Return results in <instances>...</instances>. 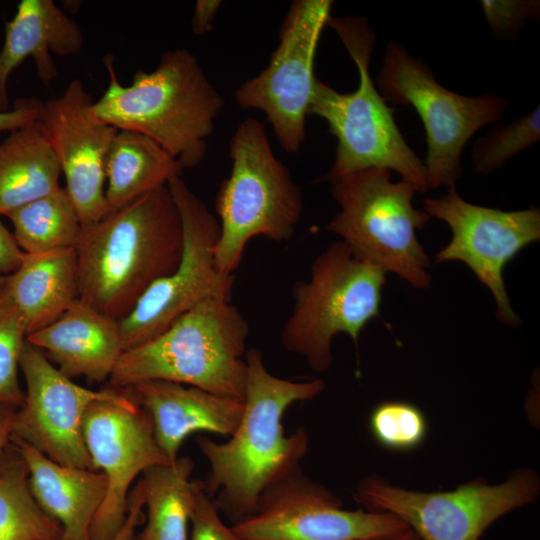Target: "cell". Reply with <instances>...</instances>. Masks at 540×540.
Masks as SVG:
<instances>
[{
	"label": "cell",
	"mask_w": 540,
	"mask_h": 540,
	"mask_svg": "<svg viewBox=\"0 0 540 540\" xmlns=\"http://www.w3.org/2000/svg\"><path fill=\"white\" fill-rule=\"evenodd\" d=\"M18 408L13 405L0 403V467L4 452L11 441L14 417Z\"/></svg>",
	"instance_id": "cell-37"
},
{
	"label": "cell",
	"mask_w": 540,
	"mask_h": 540,
	"mask_svg": "<svg viewBox=\"0 0 540 540\" xmlns=\"http://www.w3.org/2000/svg\"><path fill=\"white\" fill-rule=\"evenodd\" d=\"M194 464L189 457L153 466L143 472V531L150 540H188V526L195 498Z\"/></svg>",
	"instance_id": "cell-25"
},
{
	"label": "cell",
	"mask_w": 540,
	"mask_h": 540,
	"mask_svg": "<svg viewBox=\"0 0 540 540\" xmlns=\"http://www.w3.org/2000/svg\"><path fill=\"white\" fill-rule=\"evenodd\" d=\"M27 335L26 321L3 285L0 288V403L16 407L23 404L18 370Z\"/></svg>",
	"instance_id": "cell-30"
},
{
	"label": "cell",
	"mask_w": 540,
	"mask_h": 540,
	"mask_svg": "<svg viewBox=\"0 0 540 540\" xmlns=\"http://www.w3.org/2000/svg\"><path fill=\"white\" fill-rule=\"evenodd\" d=\"M5 289L22 313L28 334L59 318L79 297L75 248L24 253L6 276Z\"/></svg>",
	"instance_id": "cell-22"
},
{
	"label": "cell",
	"mask_w": 540,
	"mask_h": 540,
	"mask_svg": "<svg viewBox=\"0 0 540 540\" xmlns=\"http://www.w3.org/2000/svg\"><path fill=\"white\" fill-rule=\"evenodd\" d=\"M376 83L386 102L412 106L423 123L428 189L455 187L463 148L480 128L500 121L509 104L492 93L468 97L443 87L423 60L394 40L386 46Z\"/></svg>",
	"instance_id": "cell-9"
},
{
	"label": "cell",
	"mask_w": 540,
	"mask_h": 540,
	"mask_svg": "<svg viewBox=\"0 0 540 540\" xmlns=\"http://www.w3.org/2000/svg\"><path fill=\"white\" fill-rule=\"evenodd\" d=\"M540 140V109L514 119L505 126H496L478 138L471 159L475 171L490 173L505 165L514 156L529 149Z\"/></svg>",
	"instance_id": "cell-28"
},
{
	"label": "cell",
	"mask_w": 540,
	"mask_h": 540,
	"mask_svg": "<svg viewBox=\"0 0 540 540\" xmlns=\"http://www.w3.org/2000/svg\"><path fill=\"white\" fill-rule=\"evenodd\" d=\"M245 361L244 410L230 440H196L210 467L204 489L233 524L255 512L266 488L300 468L308 432L301 426L286 436L282 417L293 403L312 400L325 388L322 379L292 381L271 374L257 348L247 349Z\"/></svg>",
	"instance_id": "cell-1"
},
{
	"label": "cell",
	"mask_w": 540,
	"mask_h": 540,
	"mask_svg": "<svg viewBox=\"0 0 540 540\" xmlns=\"http://www.w3.org/2000/svg\"><path fill=\"white\" fill-rule=\"evenodd\" d=\"M43 101L38 98H21L16 100L13 108L0 111V132L14 131L40 117Z\"/></svg>",
	"instance_id": "cell-33"
},
{
	"label": "cell",
	"mask_w": 540,
	"mask_h": 540,
	"mask_svg": "<svg viewBox=\"0 0 540 540\" xmlns=\"http://www.w3.org/2000/svg\"><path fill=\"white\" fill-rule=\"evenodd\" d=\"M62 533L36 502L27 465L10 441L0 467V540H61Z\"/></svg>",
	"instance_id": "cell-26"
},
{
	"label": "cell",
	"mask_w": 540,
	"mask_h": 540,
	"mask_svg": "<svg viewBox=\"0 0 540 540\" xmlns=\"http://www.w3.org/2000/svg\"><path fill=\"white\" fill-rule=\"evenodd\" d=\"M331 184L338 213L325 229L343 241L353 255L382 271L394 273L416 289L430 285V259L417 231L431 218L416 209V187L391 171L367 168L340 177Z\"/></svg>",
	"instance_id": "cell-7"
},
{
	"label": "cell",
	"mask_w": 540,
	"mask_h": 540,
	"mask_svg": "<svg viewBox=\"0 0 540 540\" xmlns=\"http://www.w3.org/2000/svg\"><path fill=\"white\" fill-rule=\"evenodd\" d=\"M121 391L118 399L93 403L84 418L91 462L107 480L90 540H112L126 521L130 487L136 477L153 466L172 462L156 442L150 415Z\"/></svg>",
	"instance_id": "cell-15"
},
{
	"label": "cell",
	"mask_w": 540,
	"mask_h": 540,
	"mask_svg": "<svg viewBox=\"0 0 540 540\" xmlns=\"http://www.w3.org/2000/svg\"><path fill=\"white\" fill-rule=\"evenodd\" d=\"M370 540H420V539L408 527V528H406L405 530H403L401 532H398V533H395V534H392V535H388V536H384V537L370 539Z\"/></svg>",
	"instance_id": "cell-38"
},
{
	"label": "cell",
	"mask_w": 540,
	"mask_h": 540,
	"mask_svg": "<svg viewBox=\"0 0 540 540\" xmlns=\"http://www.w3.org/2000/svg\"><path fill=\"white\" fill-rule=\"evenodd\" d=\"M26 340L45 352L68 378L85 377L93 382L108 381L124 352L119 321L79 299Z\"/></svg>",
	"instance_id": "cell-19"
},
{
	"label": "cell",
	"mask_w": 540,
	"mask_h": 540,
	"mask_svg": "<svg viewBox=\"0 0 540 540\" xmlns=\"http://www.w3.org/2000/svg\"><path fill=\"white\" fill-rule=\"evenodd\" d=\"M7 217L14 228V239L24 253L76 248L83 230L64 187L15 209Z\"/></svg>",
	"instance_id": "cell-27"
},
{
	"label": "cell",
	"mask_w": 540,
	"mask_h": 540,
	"mask_svg": "<svg viewBox=\"0 0 540 540\" xmlns=\"http://www.w3.org/2000/svg\"><path fill=\"white\" fill-rule=\"evenodd\" d=\"M26 391L14 417L12 438L66 466L95 470L84 440L89 407L118 399L122 391L91 390L61 373L44 353L25 341L19 359Z\"/></svg>",
	"instance_id": "cell-16"
},
{
	"label": "cell",
	"mask_w": 540,
	"mask_h": 540,
	"mask_svg": "<svg viewBox=\"0 0 540 540\" xmlns=\"http://www.w3.org/2000/svg\"><path fill=\"white\" fill-rule=\"evenodd\" d=\"M424 211L451 229L450 242L435 262L460 261L493 295L496 318L509 327L521 324L506 290L505 266L525 247L540 239V211L536 207L503 211L464 200L456 187L439 198L424 199Z\"/></svg>",
	"instance_id": "cell-13"
},
{
	"label": "cell",
	"mask_w": 540,
	"mask_h": 540,
	"mask_svg": "<svg viewBox=\"0 0 540 540\" xmlns=\"http://www.w3.org/2000/svg\"><path fill=\"white\" fill-rule=\"evenodd\" d=\"M249 324L231 301L212 298L152 340L126 350L107 387L122 390L161 380L244 401Z\"/></svg>",
	"instance_id": "cell-5"
},
{
	"label": "cell",
	"mask_w": 540,
	"mask_h": 540,
	"mask_svg": "<svg viewBox=\"0 0 540 540\" xmlns=\"http://www.w3.org/2000/svg\"><path fill=\"white\" fill-rule=\"evenodd\" d=\"M221 1L218 0H199L195 4L192 17V30L196 35H201L212 29L215 16Z\"/></svg>",
	"instance_id": "cell-36"
},
{
	"label": "cell",
	"mask_w": 540,
	"mask_h": 540,
	"mask_svg": "<svg viewBox=\"0 0 540 540\" xmlns=\"http://www.w3.org/2000/svg\"><path fill=\"white\" fill-rule=\"evenodd\" d=\"M181 172L178 162L155 141L137 132L118 130L106 162L108 212L167 185Z\"/></svg>",
	"instance_id": "cell-24"
},
{
	"label": "cell",
	"mask_w": 540,
	"mask_h": 540,
	"mask_svg": "<svg viewBox=\"0 0 540 540\" xmlns=\"http://www.w3.org/2000/svg\"><path fill=\"white\" fill-rule=\"evenodd\" d=\"M22 254L13 234L0 221V274L14 272L21 263Z\"/></svg>",
	"instance_id": "cell-35"
},
{
	"label": "cell",
	"mask_w": 540,
	"mask_h": 540,
	"mask_svg": "<svg viewBox=\"0 0 540 540\" xmlns=\"http://www.w3.org/2000/svg\"><path fill=\"white\" fill-rule=\"evenodd\" d=\"M539 493L536 471L522 468L498 484L478 478L438 492L405 489L372 474L359 482L354 499L365 510L396 516L420 540H479L492 523Z\"/></svg>",
	"instance_id": "cell-10"
},
{
	"label": "cell",
	"mask_w": 540,
	"mask_h": 540,
	"mask_svg": "<svg viewBox=\"0 0 540 540\" xmlns=\"http://www.w3.org/2000/svg\"><path fill=\"white\" fill-rule=\"evenodd\" d=\"M122 390L150 415L156 442L170 461L178 458L193 433L232 435L244 410L243 401L169 381H146Z\"/></svg>",
	"instance_id": "cell-18"
},
{
	"label": "cell",
	"mask_w": 540,
	"mask_h": 540,
	"mask_svg": "<svg viewBox=\"0 0 540 540\" xmlns=\"http://www.w3.org/2000/svg\"><path fill=\"white\" fill-rule=\"evenodd\" d=\"M11 442L27 465L36 502L61 525V540H90L92 521L107 492L105 475L59 464L21 440L11 437Z\"/></svg>",
	"instance_id": "cell-21"
},
{
	"label": "cell",
	"mask_w": 540,
	"mask_h": 540,
	"mask_svg": "<svg viewBox=\"0 0 540 540\" xmlns=\"http://www.w3.org/2000/svg\"><path fill=\"white\" fill-rule=\"evenodd\" d=\"M167 187L178 207L183 228V252L176 269L154 282L133 310L119 321L124 351L163 333L200 303L231 301L234 275L221 274L215 264L219 221L180 175Z\"/></svg>",
	"instance_id": "cell-11"
},
{
	"label": "cell",
	"mask_w": 540,
	"mask_h": 540,
	"mask_svg": "<svg viewBox=\"0 0 540 540\" xmlns=\"http://www.w3.org/2000/svg\"><path fill=\"white\" fill-rule=\"evenodd\" d=\"M386 273L361 261L341 240L313 261L308 280L292 286L293 307L281 331L285 350L302 357L316 372L333 362L331 344L338 334L355 345L366 324L379 317Z\"/></svg>",
	"instance_id": "cell-8"
},
{
	"label": "cell",
	"mask_w": 540,
	"mask_h": 540,
	"mask_svg": "<svg viewBox=\"0 0 540 540\" xmlns=\"http://www.w3.org/2000/svg\"><path fill=\"white\" fill-rule=\"evenodd\" d=\"M103 62L109 82L93 102L94 114L117 130L149 137L182 170L197 166L206 155L224 100L196 56L184 48L166 51L153 71H137L128 86L119 82L113 56H105Z\"/></svg>",
	"instance_id": "cell-3"
},
{
	"label": "cell",
	"mask_w": 540,
	"mask_h": 540,
	"mask_svg": "<svg viewBox=\"0 0 540 540\" xmlns=\"http://www.w3.org/2000/svg\"><path fill=\"white\" fill-rule=\"evenodd\" d=\"M332 28L358 73L355 91L341 93L317 79L308 115L322 118L337 139L331 168L315 183H331L350 173L367 168L394 171L412 183L417 192L428 189L424 162L401 134L393 109L379 93L370 74V60L376 35L364 17L330 16Z\"/></svg>",
	"instance_id": "cell-4"
},
{
	"label": "cell",
	"mask_w": 540,
	"mask_h": 540,
	"mask_svg": "<svg viewBox=\"0 0 540 540\" xmlns=\"http://www.w3.org/2000/svg\"><path fill=\"white\" fill-rule=\"evenodd\" d=\"M144 510V488L141 479L129 493L126 521L112 540H132L140 523Z\"/></svg>",
	"instance_id": "cell-34"
},
{
	"label": "cell",
	"mask_w": 540,
	"mask_h": 540,
	"mask_svg": "<svg viewBox=\"0 0 540 540\" xmlns=\"http://www.w3.org/2000/svg\"><path fill=\"white\" fill-rule=\"evenodd\" d=\"M369 429L382 447L392 451H410L425 441L428 422L424 413L414 404L386 401L372 410Z\"/></svg>",
	"instance_id": "cell-29"
},
{
	"label": "cell",
	"mask_w": 540,
	"mask_h": 540,
	"mask_svg": "<svg viewBox=\"0 0 540 540\" xmlns=\"http://www.w3.org/2000/svg\"><path fill=\"white\" fill-rule=\"evenodd\" d=\"M0 50V111H7V83L11 73L31 57L36 74L45 86L57 77L51 56H73L81 52L83 34L79 25L53 0H22L14 17L5 22Z\"/></svg>",
	"instance_id": "cell-20"
},
{
	"label": "cell",
	"mask_w": 540,
	"mask_h": 540,
	"mask_svg": "<svg viewBox=\"0 0 540 540\" xmlns=\"http://www.w3.org/2000/svg\"><path fill=\"white\" fill-rule=\"evenodd\" d=\"M6 276L7 275L0 274V288L4 285L6 281Z\"/></svg>",
	"instance_id": "cell-40"
},
{
	"label": "cell",
	"mask_w": 540,
	"mask_h": 540,
	"mask_svg": "<svg viewBox=\"0 0 540 540\" xmlns=\"http://www.w3.org/2000/svg\"><path fill=\"white\" fill-rule=\"evenodd\" d=\"M480 6L487 22L495 34L515 35L525 20L538 18L539 1L482 0Z\"/></svg>",
	"instance_id": "cell-32"
},
{
	"label": "cell",
	"mask_w": 540,
	"mask_h": 540,
	"mask_svg": "<svg viewBox=\"0 0 540 540\" xmlns=\"http://www.w3.org/2000/svg\"><path fill=\"white\" fill-rule=\"evenodd\" d=\"M132 540H150L146 533L142 530L140 533L135 534Z\"/></svg>",
	"instance_id": "cell-39"
},
{
	"label": "cell",
	"mask_w": 540,
	"mask_h": 540,
	"mask_svg": "<svg viewBox=\"0 0 540 540\" xmlns=\"http://www.w3.org/2000/svg\"><path fill=\"white\" fill-rule=\"evenodd\" d=\"M190 526V540H251L237 534L224 523L217 504L206 493L202 480H196Z\"/></svg>",
	"instance_id": "cell-31"
},
{
	"label": "cell",
	"mask_w": 540,
	"mask_h": 540,
	"mask_svg": "<svg viewBox=\"0 0 540 540\" xmlns=\"http://www.w3.org/2000/svg\"><path fill=\"white\" fill-rule=\"evenodd\" d=\"M332 4L331 0L292 2L268 66L235 93L242 109H256L266 115L286 152H297L305 140V121L317 80L315 54Z\"/></svg>",
	"instance_id": "cell-12"
},
{
	"label": "cell",
	"mask_w": 540,
	"mask_h": 540,
	"mask_svg": "<svg viewBox=\"0 0 540 540\" xmlns=\"http://www.w3.org/2000/svg\"><path fill=\"white\" fill-rule=\"evenodd\" d=\"M61 175L38 120L11 131L0 143V214L55 191Z\"/></svg>",
	"instance_id": "cell-23"
},
{
	"label": "cell",
	"mask_w": 540,
	"mask_h": 540,
	"mask_svg": "<svg viewBox=\"0 0 540 540\" xmlns=\"http://www.w3.org/2000/svg\"><path fill=\"white\" fill-rule=\"evenodd\" d=\"M93 99L79 79L64 92L43 102L38 119L65 177L64 187L82 229L109 212L105 197L106 162L117 129L93 112Z\"/></svg>",
	"instance_id": "cell-17"
},
{
	"label": "cell",
	"mask_w": 540,
	"mask_h": 540,
	"mask_svg": "<svg viewBox=\"0 0 540 540\" xmlns=\"http://www.w3.org/2000/svg\"><path fill=\"white\" fill-rule=\"evenodd\" d=\"M231 527L251 540H370L408 528L389 513L343 509L300 468L266 488L255 512Z\"/></svg>",
	"instance_id": "cell-14"
},
{
	"label": "cell",
	"mask_w": 540,
	"mask_h": 540,
	"mask_svg": "<svg viewBox=\"0 0 540 540\" xmlns=\"http://www.w3.org/2000/svg\"><path fill=\"white\" fill-rule=\"evenodd\" d=\"M75 249L78 299L109 318H125L182 256V221L167 185L83 229Z\"/></svg>",
	"instance_id": "cell-2"
},
{
	"label": "cell",
	"mask_w": 540,
	"mask_h": 540,
	"mask_svg": "<svg viewBox=\"0 0 540 540\" xmlns=\"http://www.w3.org/2000/svg\"><path fill=\"white\" fill-rule=\"evenodd\" d=\"M229 155L231 173L215 201L220 234L214 254L217 270L227 276L251 239L290 240L303 211L301 189L276 158L261 122L248 118L237 126Z\"/></svg>",
	"instance_id": "cell-6"
}]
</instances>
